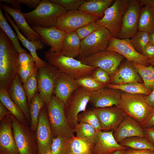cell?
<instances>
[{"label":"cell","instance_id":"8","mask_svg":"<svg viewBox=\"0 0 154 154\" xmlns=\"http://www.w3.org/2000/svg\"><path fill=\"white\" fill-rule=\"evenodd\" d=\"M129 0H116L106 11L103 17L96 21L107 29L112 37L117 38L121 29L123 14Z\"/></svg>","mask_w":154,"mask_h":154},{"label":"cell","instance_id":"27","mask_svg":"<svg viewBox=\"0 0 154 154\" xmlns=\"http://www.w3.org/2000/svg\"><path fill=\"white\" fill-rule=\"evenodd\" d=\"M37 67L30 53H20L18 68V74L22 84L24 83Z\"/></svg>","mask_w":154,"mask_h":154},{"label":"cell","instance_id":"49","mask_svg":"<svg viewBox=\"0 0 154 154\" xmlns=\"http://www.w3.org/2000/svg\"><path fill=\"white\" fill-rule=\"evenodd\" d=\"M40 0H18L19 3L26 5L31 9H35L40 2Z\"/></svg>","mask_w":154,"mask_h":154},{"label":"cell","instance_id":"18","mask_svg":"<svg viewBox=\"0 0 154 154\" xmlns=\"http://www.w3.org/2000/svg\"><path fill=\"white\" fill-rule=\"evenodd\" d=\"M0 121V154H19L14 137L10 117L5 116Z\"/></svg>","mask_w":154,"mask_h":154},{"label":"cell","instance_id":"10","mask_svg":"<svg viewBox=\"0 0 154 154\" xmlns=\"http://www.w3.org/2000/svg\"><path fill=\"white\" fill-rule=\"evenodd\" d=\"M100 19L79 9L68 11L58 18L55 27L66 33L75 32L82 26Z\"/></svg>","mask_w":154,"mask_h":154},{"label":"cell","instance_id":"11","mask_svg":"<svg viewBox=\"0 0 154 154\" xmlns=\"http://www.w3.org/2000/svg\"><path fill=\"white\" fill-rule=\"evenodd\" d=\"M59 71L48 62L38 68L37 75L38 91L44 100L46 106L53 94Z\"/></svg>","mask_w":154,"mask_h":154},{"label":"cell","instance_id":"1","mask_svg":"<svg viewBox=\"0 0 154 154\" xmlns=\"http://www.w3.org/2000/svg\"><path fill=\"white\" fill-rule=\"evenodd\" d=\"M20 53L0 29V90L7 91L18 74Z\"/></svg>","mask_w":154,"mask_h":154},{"label":"cell","instance_id":"37","mask_svg":"<svg viewBox=\"0 0 154 154\" xmlns=\"http://www.w3.org/2000/svg\"><path fill=\"white\" fill-rule=\"evenodd\" d=\"M121 146L135 150L154 151V145L145 137L135 136L126 138L119 143Z\"/></svg>","mask_w":154,"mask_h":154},{"label":"cell","instance_id":"3","mask_svg":"<svg viewBox=\"0 0 154 154\" xmlns=\"http://www.w3.org/2000/svg\"><path fill=\"white\" fill-rule=\"evenodd\" d=\"M47 62L59 71L65 73L75 79L85 76L91 75L97 68L83 64L75 58L64 55L61 52H55L49 49L45 52Z\"/></svg>","mask_w":154,"mask_h":154},{"label":"cell","instance_id":"26","mask_svg":"<svg viewBox=\"0 0 154 154\" xmlns=\"http://www.w3.org/2000/svg\"><path fill=\"white\" fill-rule=\"evenodd\" d=\"M5 16L15 30L18 38L22 45L30 52L38 68L46 64L47 62L41 60L38 56L36 52L37 50H42L45 47L44 44L40 42H32L29 41L20 32L9 15L5 12Z\"/></svg>","mask_w":154,"mask_h":154},{"label":"cell","instance_id":"22","mask_svg":"<svg viewBox=\"0 0 154 154\" xmlns=\"http://www.w3.org/2000/svg\"><path fill=\"white\" fill-rule=\"evenodd\" d=\"M31 27L50 46L49 49L51 51L57 53L62 52V43L66 33L55 26L48 28Z\"/></svg>","mask_w":154,"mask_h":154},{"label":"cell","instance_id":"24","mask_svg":"<svg viewBox=\"0 0 154 154\" xmlns=\"http://www.w3.org/2000/svg\"><path fill=\"white\" fill-rule=\"evenodd\" d=\"M143 81L131 62L126 60L120 64L111 77L109 84L121 85L134 82L142 83Z\"/></svg>","mask_w":154,"mask_h":154},{"label":"cell","instance_id":"38","mask_svg":"<svg viewBox=\"0 0 154 154\" xmlns=\"http://www.w3.org/2000/svg\"><path fill=\"white\" fill-rule=\"evenodd\" d=\"M0 27L10 40L15 48L19 53L27 52L22 48L17 35L14 32L7 22L5 15H3L1 8H0Z\"/></svg>","mask_w":154,"mask_h":154},{"label":"cell","instance_id":"9","mask_svg":"<svg viewBox=\"0 0 154 154\" xmlns=\"http://www.w3.org/2000/svg\"><path fill=\"white\" fill-rule=\"evenodd\" d=\"M124 58L116 52L106 50L92 55L80 61L87 66L104 69L111 77L117 70Z\"/></svg>","mask_w":154,"mask_h":154},{"label":"cell","instance_id":"15","mask_svg":"<svg viewBox=\"0 0 154 154\" xmlns=\"http://www.w3.org/2000/svg\"><path fill=\"white\" fill-rule=\"evenodd\" d=\"M103 130H114L127 115L118 106L103 108H94Z\"/></svg>","mask_w":154,"mask_h":154},{"label":"cell","instance_id":"28","mask_svg":"<svg viewBox=\"0 0 154 154\" xmlns=\"http://www.w3.org/2000/svg\"><path fill=\"white\" fill-rule=\"evenodd\" d=\"M114 1L113 0H88L80 6L79 10L88 14L102 18L107 9Z\"/></svg>","mask_w":154,"mask_h":154},{"label":"cell","instance_id":"48","mask_svg":"<svg viewBox=\"0 0 154 154\" xmlns=\"http://www.w3.org/2000/svg\"><path fill=\"white\" fill-rule=\"evenodd\" d=\"M145 137L154 145V126L144 128Z\"/></svg>","mask_w":154,"mask_h":154},{"label":"cell","instance_id":"30","mask_svg":"<svg viewBox=\"0 0 154 154\" xmlns=\"http://www.w3.org/2000/svg\"><path fill=\"white\" fill-rule=\"evenodd\" d=\"M138 30L149 33L154 32V9L144 6L141 8L138 25Z\"/></svg>","mask_w":154,"mask_h":154},{"label":"cell","instance_id":"53","mask_svg":"<svg viewBox=\"0 0 154 154\" xmlns=\"http://www.w3.org/2000/svg\"><path fill=\"white\" fill-rule=\"evenodd\" d=\"M0 1L11 4L13 9L21 10V5L18 0H0Z\"/></svg>","mask_w":154,"mask_h":154},{"label":"cell","instance_id":"36","mask_svg":"<svg viewBox=\"0 0 154 154\" xmlns=\"http://www.w3.org/2000/svg\"><path fill=\"white\" fill-rule=\"evenodd\" d=\"M132 66L142 78L145 86L152 91L154 88V68L131 62Z\"/></svg>","mask_w":154,"mask_h":154},{"label":"cell","instance_id":"19","mask_svg":"<svg viewBox=\"0 0 154 154\" xmlns=\"http://www.w3.org/2000/svg\"><path fill=\"white\" fill-rule=\"evenodd\" d=\"M113 135L115 140L119 143L125 139L129 137H145L144 129L141 125L127 115L114 130Z\"/></svg>","mask_w":154,"mask_h":154},{"label":"cell","instance_id":"40","mask_svg":"<svg viewBox=\"0 0 154 154\" xmlns=\"http://www.w3.org/2000/svg\"><path fill=\"white\" fill-rule=\"evenodd\" d=\"M78 86L92 92L106 87V85L96 81L91 75L85 76L76 80Z\"/></svg>","mask_w":154,"mask_h":154},{"label":"cell","instance_id":"59","mask_svg":"<svg viewBox=\"0 0 154 154\" xmlns=\"http://www.w3.org/2000/svg\"><path fill=\"white\" fill-rule=\"evenodd\" d=\"M148 62L149 65L154 68V58L149 59Z\"/></svg>","mask_w":154,"mask_h":154},{"label":"cell","instance_id":"31","mask_svg":"<svg viewBox=\"0 0 154 154\" xmlns=\"http://www.w3.org/2000/svg\"><path fill=\"white\" fill-rule=\"evenodd\" d=\"M45 106L44 100L37 91L33 98L29 106L31 118V129L33 131H37L40 112Z\"/></svg>","mask_w":154,"mask_h":154},{"label":"cell","instance_id":"46","mask_svg":"<svg viewBox=\"0 0 154 154\" xmlns=\"http://www.w3.org/2000/svg\"><path fill=\"white\" fill-rule=\"evenodd\" d=\"M91 76L98 82L106 85L110 83L111 77L105 70L99 68H97Z\"/></svg>","mask_w":154,"mask_h":154},{"label":"cell","instance_id":"14","mask_svg":"<svg viewBox=\"0 0 154 154\" xmlns=\"http://www.w3.org/2000/svg\"><path fill=\"white\" fill-rule=\"evenodd\" d=\"M0 7L13 18L18 29L27 40L32 42H42L48 45L40 35L29 25L21 10L13 9L7 4L1 3Z\"/></svg>","mask_w":154,"mask_h":154},{"label":"cell","instance_id":"42","mask_svg":"<svg viewBox=\"0 0 154 154\" xmlns=\"http://www.w3.org/2000/svg\"><path fill=\"white\" fill-rule=\"evenodd\" d=\"M130 40L136 50L142 54L144 47L149 42V33L138 31Z\"/></svg>","mask_w":154,"mask_h":154},{"label":"cell","instance_id":"29","mask_svg":"<svg viewBox=\"0 0 154 154\" xmlns=\"http://www.w3.org/2000/svg\"><path fill=\"white\" fill-rule=\"evenodd\" d=\"M81 41L75 32L67 33L63 42L62 53L67 56L77 58L80 50Z\"/></svg>","mask_w":154,"mask_h":154},{"label":"cell","instance_id":"32","mask_svg":"<svg viewBox=\"0 0 154 154\" xmlns=\"http://www.w3.org/2000/svg\"><path fill=\"white\" fill-rule=\"evenodd\" d=\"M76 136L88 142L94 146L98 138V132L91 125L80 122L74 129Z\"/></svg>","mask_w":154,"mask_h":154},{"label":"cell","instance_id":"57","mask_svg":"<svg viewBox=\"0 0 154 154\" xmlns=\"http://www.w3.org/2000/svg\"><path fill=\"white\" fill-rule=\"evenodd\" d=\"M41 154H53L52 151L51 147L45 150Z\"/></svg>","mask_w":154,"mask_h":154},{"label":"cell","instance_id":"23","mask_svg":"<svg viewBox=\"0 0 154 154\" xmlns=\"http://www.w3.org/2000/svg\"><path fill=\"white\" fill-rule=\"evenodd\" d=\"M113 132L114 130L98 132L97 141L93 149V154H112L117 150L127 148L121 146L117 142L114 136Z\"/></svg>","mask_w":154,"mask_h":154},{"label":"cell","instance_id":"44","mask_svg":"<svg viewBox=\"0 0 154 154\" xmlns=\"http://www.w3.org/2000/svg\"><path fill=\"white\" fill-rule=\"evenodd\" d=\"M102 27L96 21H92L80 27L75 32L82 40Z\"/></svg>","mask_w":154,"mask_h":154},{"label":"cell","instance_id":"16","mask_svg":"<svg viewBox=\"0 0 154 154\" xmlns=\"http://www.w3.org/2000/svg\"><path fill=\"white\" fill-rule=\"evenodd\" d=\"M122 92L106 87L91 92L89 102L94 108L118 106Z\"/></svg>","mask_w":154,"mask_h":154},{"label":"cell","instance_id":"41","mask_svg":"<svg viewBox=\"0 0 154 154\" xmlns=\"http://www.w3.org/2000/svg\"><path fill=\"white\" fill-rule=\"evenodd\" d=\"M78 122L88 124L98 131L103 130L98 116L92 109L86 110L80 117H78Z\"/></svg>","mask_w":154,"mask_h":154},{"label":"cell","instance_id":"4","mask_svg":"<svg viewBox=\"0 0 154 154\" xmlns=\"http://www.w3.org/2000/svg\"><path fill=\"white\" fill-rule=\"evenodd\" d=\"M64 106V104L53 94L47 106L48 116L53 135L71 138L74 136L75 132L68 123Z\"/></svg>","mask_w":154,"mask_h":154},{"label":"cell","instance_id":"54","mask_svg":"<svg viewBox=\"0 0 154 154\" xmlns=\"http://www.w3.org/2000/svg\"><path fill=\"white\" fill-rule=\"evenodd\" d=\"M145 100L149 106L152 109L154 107V88L150 94L145 96Z\"/></svg>","mask_w":154,"mask_h":154},{"label":"cell","instance_id":"61","mask_svg":"<svg viewBox=\"0 0 154 154\" xmlns=\"http://www.w3.org/2000/svg\"><path fill=\"white\" fill-rule=\"evenodd\" d=\"M38 154H40V153H38Z\"/></svg>","mask_w":154,"mask_h":154},{"label":"cell","instance_id":"25","mask_svg":"<svg viewBox=\"0 0 154 154\" xmlns=\"http://www.w3.org/2000/svg\"><path fill=\"white\" fill-rule=\"evenodd\" d=\"M7 91L11 100L22 112L26 118L29 120L30 116L27 99L18 75L13 80Z\"/></svg>","mask_w":154,"mask_h":154},{"label":"cell","instance_id":"45","mask_svg":"<svg viewBox=\"0 0 154 154\" xmlns=\"http://www.w3.org/2000/svg\"><path fill=\"white\" fill-rule=\"evenodd\" d=\"M62 7L67 11L78 10L85 0H50Z\"/></svg>","mask_w":154,"mask_h":154},{"label":"cell","instance_id":"20","mask_svg":"<svg viewBox=\"0 0 154 154\" xmlns=\"http://www.w3.org/2000/svg\"><path fill=\"white\" fill-rule=\"evenodd\" d=\"M80 87L76 79L67 74L59 71L53 94L65 105L72 94Z\"/></svg>","mask_w":154,"mask_h":154},{"label":"cell","instance_id":"58","mask_svg":"<svg viewBox=\"0 0 154 154\" xmlns=\"http://www.w3.org/2000/svg\"><path fill=\"white\" fill-rule=\"evenodd\" d=\"M125 150L121 149L115 151L112 154H124Z\"/></svg>","mask_w":154,"mask_h":154},{"label":"cell","instance_id":"39","mask_svg":"<svg viewBox=\"0 0 154 154\" xmlns=\"http://www.w3.org/2000/svg\"><path fill=\"white\" fill-rule=\"evenodd\" d=\"M38 70V67H37L30 77L23 84L29 107L33 98L38 91L37 75Z\"/></svg>","mask_w":154,"mask_h":154},{"label":"cell","instance_id":"51","mask_svg":"<svg viewBox=\"0 0 154 154\" xmlns=\"http://www.w3.org/2000/svg\"><path fill=\"white\" fill-rule=\"evenodd\" d=\"M142 126L143 128L154 126V107L152 109L147 119Z\"/></svg>","mask_w":154,"mask_h":154},{"label":"cell","instance_id":"43","mask_svg":"<svg viewBox=\"0 0 154 154\" xmlns=\"http://www.w3.org/2000/svg\"><path fill=\"white\" fill-rule=\"evenodd\" d=\"M70 138L58 136L53 138L51 148L53 154H66Z\"/></svg>","mask_w":154,"mask_h":154},{"label":"cell","instance_id":"47","mask_svg":"<svg viewBox=\"0 0 154 154\" xmlns=\"http://www.w3.org/2000/svg\"><path fill=\"white\" fill-rule=\"evenodd\" d=\"M142 54L148 59L154 58V46L149 42L144 48Z\"/></svg>","mask_w":154,"mask_h":154},{"label":"cell","instance_id":"6","mask_svg":"<svg viewBox=\"0 0 154 154\" xmlns=\"http://www.w3.org/2000/svg\"><path fill=\"white\" fill-rule=\"evenodd\" d=\"M111 37L110 31L102 27L81 40L80 50L77 60L81 61L92 55L106 50Z\"/></svg>","mask_w":154,"mask_h":154},{"label":"cell","instance_id":"56","mask_svg":"<svg viewBox=\"0 0 154 154\" xmlns=\"http://www.w3.org/2000/svg\"><path fill=\"white\" fill-rule=\"evenodd\" d=\"M149 43L154 46V32L149 34Z\"/></svg>","mask_w":154,"mask_h":154},{"label":"cell","instance_id":"13","mask_svg":"<svg viewBox=\"0 0 154 154\" xmlns=\"http://www.w3.org/2000/svg\"><path fill=\"white\" fill-rule=\"evenodd\" d=\"M117 53L131 62L144 66H149L148 59L138 52L130 39H119L111 37L106 50Z\"/></svg>","mask_w":154,"mask_h":154},{"label":"cell","instance_id":"35","mask_svg":"<svg viewBox=\"0 0 154 154\" xmlns=\"http://www.w3.org/2000/svg\"><path fill=\"white\" fill-rule=\"evenodd\" d=\"M106 87L118 90L129 94H141L147 96L149 95L152 91L147 88L143 83L137 82L121 85L109 84L106 85Z\"/></svg>","mask_w":154,"mask_h":154},{"label":"cell","instance_id":"12","mask_svg":"<svg viewBox=\"0 0 154 154\" xmlns=\"http://www.w3.org/2000/svg\"><path fill=\"white\" fill-rule=\"evenodd\" d=\"M141 6L139 0H129L123 16L121 29L117 38L130 39L137 32Z\"/></svg>","mask_w":154,"mask_h":154},{"label":"cell","instance_id":"50","mask_svg":"<svg viewBox=\"0 0 154 154\" xmlns=\"http://www.w3.org/2000/svg\"><path fill=\"white\" fill-rule=\"evenodd\" d=\"M124 154H154V151L148 150H135L126 149Z\"/></svg>","mask_w":154,"mask_h":154},{"label":"cell","instance_id":"5","mask_svg":"<svg viewBox=\"0 0 154 154\" xmlns=\"http://www.w3.org/2000/svg\"><path fill=\"white\" fill-rule=\"evenodd\" d=\"M145 95L122 92L118 106L126 115L142 126L147 119L152 108L145 99Z\"/></svg>","mask_w":154,"mask_h":154},{"label":"cell","instance_id":"52","mask_svg":"<svg viewBox=\"0 0 154 154\" xmlns=\"http://www.w3.org/2000/svg\"><path fill=\"white\" fill-rule=\"evenodd\" d=\"M11 113L0 102V121L5 117L9 116Z\"/></svg>","mask_w":154,"mask_h":154},{"label":"cell","instance_id":"21","mask_svg":"<svg viewBox=\"0 0 154 154\" xmlns=\"http://www.w3.org/2000/svg\"><path fill=\"white\" fill-rule=\"evenodd\" d=\"M11 120L14 137L19 154H31L32 141L28 131L12 114Z\"/></svg>","mask_w":154,"mask_h":154},{"label":"cell","instance_id":"55","mask_svg":"<svg viewBox=\"0 0 154 154\" xmlns=\"http://www.w3.org/2000/svg\"><path fill=\"white\" fill-rule=\"evenodd\" d=\"M139 1L141 6L151 7L154 4V0H139Z\"/></svg>","mask_w":154,"mask_h":154},{"label":"cell","instance_id":"33","mask_svg":"<svg viewBox=\"0 0 154 154\" xmlns=\"http://www.w3.org/2000/svg\"><path fill=\"white\" fill-rule=\"evenodd\" d=\"M94 146L76 137L70 138L66 154H93Z\"/></svg>","mask_w":154,"mask_h":154},{"label":"cell","instance_id":"7","mask_svg":"<svg viewBox=\"0 0 154 154\" xmlns=\"http://www.w3.org/2000/svg\"><path fill=\"white\" fill-rule=\"evenodd\" d=\"M91 92L80 87L71 95L64 106V112L68 124L74 129L78 123L79 113L86 110L90 102Z\"/></svg>","mask_w":154,"mask_h":154},{"label":"cell","instance_id":"17","mask_svg":"<svg viewBox=\"0 0 154 154\" xmlns=\"http://www.w3.org/2000/svg\"><path fill=\"white\" fill-rule=\"evenodd\" d=\"M53 133L49 121L47 106L41 109L39 116L37 135L39 153L51 147Z\"/></svg>","mask_w":154,"mask_h":154},{"label":"cell","instance_id":"60","mask_svg":"<svg viewBox=\"0 0 154 154\" xmlns=\"http://www.w3.org/2000/svg\"><path fill=\"white\" fill-rule=\"evenodd\" d=\"M151 7L154 9V4Z\"/></svg>","mask_w":154,"mask_h":154},{"label":"cell","instance_id":"34","mask_svg":"<svg viewBox=\"0 0 154 154\" xmlns=\"http://www.w3.org/2000/svg\"><path fill=\"white\" fill-rule=\"evenodd\" d=\"M0 102L19 121L25 123L24 115L10 98L7 91L0 90Z\"/></svg>","mask_w":154,"mask_h":154},{"label":"cell","instance_id":"2","mask_svg":"<svg viewBox=\"0 0 154 154\" xmlns=\"http://www.w3.org/2000/svg\"><path fill=\"white\" fill-rule=\"evenodd\" d=\"M67 11L50 0H42L35 9L23 13L31 27L48 28L55 26L59 17Z\"/></svg>","mask_w":154,"mask_h":154}]
</instances>
